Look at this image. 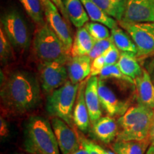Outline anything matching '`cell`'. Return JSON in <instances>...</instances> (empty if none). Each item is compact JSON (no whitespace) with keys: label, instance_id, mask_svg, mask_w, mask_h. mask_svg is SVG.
Masks as SVG:
<instances>
[{"label":"cell","instance_id":"41","mask_svg":"<svg viewBox=\"0 0 154 154\" xmlns=\"http://www.w3.org/2000/svg\"><path fill=\"white\" fill-rule=\"evenodd\" d=\"M17 154H19V153H17Z\"/></svg>","mask_w":154,"mask_h":154},{"label":"cell","instance_id":"8","mask_svg":"<svg viewBox=\"0 0 154 154\" xmlns=\"http://www.w3.org/2000/svg\"><path fill=\"white\" fill-rule=\"evenodd\" d=\"M66 63L61 61L39 63L38 70L41 87L46 94H51L68 81Z\"/></svg>","mask_w":154,"mask_h":154},{"label":"cell","instance_id":"12","mask_svg":"<svg viewBox=\"0 0 154 154\" xmlns=\"http://www.w3.org/2000/svg\"><path fill=\"white\" fill-rule=\"evenodd\" d=\"M98 92L101 107L109 116H122L128 110L127 103L120 101L114 92L106 84L104 81L100 79H99Z\"/></svg>","mask_w":154,"mask_h":154},{"label":"cell","instance_id":"31","mask_svg":"<svg viewBox=\"0 0 154 154\" xmlns=\"http://www.w3.org/2000/svg\"><path fill=\"white\" fill-rule=\"evenodd\" d=\"M106 66L104 56L102 55L94 59L91 62V76H95L99 75L102 69Z\"/></svg>","mask_w":154,"mask_h":154},{"label":"cell","instance_id":"9","mask_svg":"<svg viewBox=\"0 0 154 154\" xmlns=\"http://www.w3.org/2000/svg\"><path fill=\"white\" fill-rule=\"evenodd\" d=\"M51 124L61 154H71L80 149V138L64 121L53 117Z\"/></svg>","mask_w":154,"mask_h":154},{"label":"cell","instance_id":"15","mask_svg":"<svg viewBox=\"0 0 154 154\" xmlns=\"http://www.w3.org/2000/svg\"><path fill=\"white\" fill-rule=\"evenodd\" d=\"M67 71L72 83L80 84L91 74V59L88 55L72 57L67 63Z\"/></svg>","mask_w":154,"mask_h":154},{"label":"cell","instance_id":"25","mask_svg":"<svg viewBox=\"0 0 154 154\" xmlns=\"http://www.w3.org/2000/svg\"><path fill=\"white\" fill-rule=\"evenodd\" d=\"M29 16L38 25L44 23V7L42 0H19Z\"/></svg>","mask_w":154,"mask_h":154},{"label":"cell","instance_id":"26","mask_svg":"<svg viewBox=\"0 0 154 154\" xmlns=\"http://www.w3.org/2000/svg\"><path fill=\"white\" fill-rule=\"evenodd\" d=\"M99 79L102 80L106 79H116L125 81L131 84H135L134 79L123 74L117 64L105 66L102 69Z\"/></svg>","mask_w":154,"mask_h":154},{"label":"cell","instance_id":"19","mask_svg":"<svg viewBox=\"0 0 154 154\" xmlns=\"http://www.w3.org/2000/svg\"><path fill=\"white\" fill-rule=\"evenodd\" d=\"M69 19L76 28L84 26L88 22L89 17L81 0H63Z\"/></svg>","mask_w":154,"mask_h":154},{"label":"cell","instance_id":"29","mask_svg":"<svg viewBox=\"0 0 154 154\" xmlns=\"http://www.w3.org/2000/svg\"><path fill=\"white\" fill-rule=\"evenodd\" d=\"M113 42L111 38H106L103 40L95 41L94 45L88 56L93 61L94 59L104 54V53L113 45Z\"/></svg>","mask_w":154,"mask_h":154},{"label":"cell","instance_id":"38","mask_svg":"<svg viewBox=\"0 0 154 154\" xmlns=\"http://www.w3.org/2000/svg\"><path fill=\"white\" fill-rule=\"evenodd\" d=\"M146 154H154V146L151 145L150 146L146 151Z\"/></svg>","mask_w":154,"mask_h":154},{"label":"cell","instance_id":"40","mask_svg":"<svg viewBox=\"0 0 154 154\" xmlns=\"http://www.w3.org/2000/svg\"><path fill=\"white\" fill-rule=\"evenodd\" d=\"M49 1V0H42V3H43V5H44H44H47V3Z\"/></svg>","mask_w":154,"mask_h":154},{"label":"cell","instance_id":"23","mask_svg":"<svg viewBox=\"0 0 154 154\" xmlns=\"http://www.w3.org/2000/svg\"><path fill=\"white\" fill-rule=\"evenodd\" d=\"M111 39L113 44L121 52H127L137 55V48L129 34L120 27L116 26L111 29Z\"/></svg>","mask_w":154,"mask_h":154},{"label":"cell","instance_id":"11","mask_svg":"<svg viewBox=\"0 0 154 154\" xmlns=\"http://www.w3.org/2000/svg\"><path fill=\"white\" fill-rule=\"evenodd\" d=\"M44 14L47 24L60 38L66 49L71 53L73 39L70 30L67 26L65 19L62 15L59 14V9L50 0L47 5H44Z\"/></svg>","mask_w":154,"mask_h":154},{"label":"cell","instance_id":"33","mask_svg":"<svg viewBox=\"0 0 154 154\" xmlns=\"http://www.w3.org/2000/svg\"><path fill=\"white\" fill-rule=\"evenodd\" d=\"M50 1L57 7L59 11H60L61 15H62L63 18L65 19V20H66V22H69V19L68 17V15H67L65 6L63 5V0H50Z\"/></svg>","mask_w":154,"mask_h":154},{"label":"cell","instance_id":"20","mask_svg":"<svg viewBox=\"0 0 154 154\" xmlns=\"http://www.w3.org/2000/svg\"><path fill=\"white\" fill-rule=\"evenodd\" d=\"M81 2L92 22L104 24L111 29L118 26L116 20L106 14L93 0H81Z\"/></svg>","mask_w":154,"mask_h":154},{"label":"cell","instance_id":"35","mask_svg":"<svg viewBox=\"0 0 154 154\" xmlns=\"http://www.w3.org/2000/svg\"><path fill=\"white\" fill-rule=\"evenodd\" d=\"M0 128H1V130H0V133H1V137L2 138H5L8 136L9 134V128L8 126H7V122H6L5 119H4L2 117H1L0 119Z\"/></svg>","mask_w":154,"mask_h":154},{"label":"cell","instance_id":"36","mask_svg":"<svg viewBox=\"0 0 154 154\" xmlns=\"http://www.w3.org/2000/svg\"><path fill=\"white\" fill-rule=\"evenodd\" d=\"M149 139L150 140V143L152 146H154V113L153 119H152V122L150 127L149 134Z\"/></svg>","mask_w":154,"mask_h":154},{"label":"cell","instance_id":"7","mask_svg":"<svg viewBox=\"0 0 154 154\" xmlns=\"http://www.w3.org/2000/svg\"><path fill=\"white\" fill-rule=\"evenodd\" d=\"M129 34L137 48V57L154 52V22L127 23L119 22Z\"/></svg>","mask_w":154,"mask_h":154},{"label":"cell","instance_id":"18","mask_svg":"<svg viewBox=\"0 0 154 154\" xmlns=\"http://www.w3.org/2000/svg\"><path fill=\"white\" fill-rule=\"evenodd\" d=\"M95 40L85 26L79 28L73 40L71 55L72 57L88 55L93 48Z\"/></svg>","mask_w":154,"mask_h":154},{"label":"cell","instance_id":"37","mask_svg":"<svg viewBox=\"0 0 154 154\" xmlns=\"http://www.w3.org/2000/svg\"><path fill=\"white\" fill-rule=\"evenodd\" d=\"M71 154H89V153H88V151H87V150H86L85 148H84V146L82 145V146H81V148L79 149H78L77 151H76L75 152H74V153H72Z\"/></svg>","mask_w":154,"mask_h":154},{"label":"cell","instance_id":"16","mask_svg":"<svg viewBox=\"0 0 154 154\" xmlns=\"http://www.w3.org/2000/svg\"><path fill=\"white\" fill-rule=\"evenodd\" d=\"M134 82L138 104L154 109V84L147 71L144 69Z\"/></svg>","mask_w":154,"mask_h":154},{"label":"cell","instance_id":"27","mask_svg":"<svg viewBox=\"0 0 154 154\" xmlns=\"http://www.w3.org/2000/svg\"><path fill=\"white\" fill-rule=\"evenodd\" d=\"M13 47L7 37L3 29H0V59L2 64H7L13 59Z\"/></svg>","mask_w":154,"mask_h":154},{"label":"cell","instance_id":"34","mask_svg":"<svg viewBox=\"0 0 154 154\" xmlns=\"http://www.w3.org/2000/svg\"><path fill=\"white\" fill-rule=\"evenodd\" d=\"M145 69L149 74L152 82L154 84V57L146 61Z\"/></svg>","mask_w":154,"mask_h":154},{"label":"cell","instance_id":"6","mask_svg":"<svg viewBox=\"0 0 154 154\" xmlns=\"http://www.w3.org/2000/svg\"><path fill=\"white\" fill-rule=\"evenodd\" d=\"M1 27L13 48L25 50L29 47V31L24 19L19 11L12 9L5 12L1 18Z\"/></svg>","mask_w":154,"mask_h":154},{"label":"cell","instance_id":"14","mask_svg":"<svg viewBox=\"0 0 154 154\" xmlns=\"http://www.w3.org/2000/svg\"><path fill=\"white\" fill-rule=\"evenodd\" d=\"M87 81L84 80L79 84L78 94L73 112L74 124L82 132L87 131L89 126L90 116L85 100V88Z\"/></svg>","mask_w":154,"mask_h":154},{"label":"cell","instance_id":"4","mask_svg":"<svg viewBox=\"0 0 154 154\" xmlns=\"http://www.w3.org/2000/svg\"><path fill=\"white\" fill-rule=\"evenodd\" d=\"M33 47L40 63L53 61L68 63L72 57L71 53L47 23L41 25L36 32Z\"/></svg>","mask_w":154,"mask_h":154},{"label":"cell","instance_id":"28","mask_svg":"<svg viewBox=\"0 0 154 154\" xmlns=\"http://www.w3.org/2000/svg\"><path fill=\"white\" fill-rule=\"evenodd\" d=\"M84 26L95 41L103 40L111 37L110 32L106 25L99 22H87Z\"/></svg>","mask_w":154,"mask_h":154},{"label":"cell","instance_id":"10","mask_svg":"<svg viewBox=\"0 0 154 154\" xmlns=\"http://www.w3.org/2000/svg\"><path fill=\"white\" fill-rule=\"evenodd\" d=\"M121 22H154V0H127Z\"/></svg>","mask_w":154,"mask_h":154},{"label":"cell","instance_id":"17","mask_svg":"<svg viewBox=\"0 0 154 154\" xmlns=\"http://www.w3.org/2000/svg\"><path fill=\"white\" fill-rule=\"evenodd\" d=\"M92 126L95 136L105 143L113 141L119 132L118 123L111 116L101 117Z\"/></svg>","mask_w":154,"mask_h":154},{"label":"cell","instance_id":"39","mask_svg":"<svg viewBox=\"0 0 154 154\" xmlns=\"http://www.w3.org/2000/svg\"><path fill=\"white\" fill-rule=\"evenodd\" d=\"M101 149V153L102 154H116V153H113V152H111L110 151H107V150H104L103 149H102L101 147L100 148Z\"/></svg>","mask_w":154,"mask_h":154},{"label":"cell","instance_id":"13","mask_svg":"<svg viewBox=\"0 0 154 154\" xmlns=\"http://www.w3.org/2000/svg\"><path fill=\"white\" fill-rule=\"evenodd\" d=\"M99 78L91 76L86 82L85 88V100L89 113L90 121L93 124L101 117V105L100 102L99 92Z\"/></svg>","mask_w":154,"mask_h":154},{"label":"cell","instance_id":"32","mask_svg":"<svg viewBox=\"0 0 154 154\" xmlns=\"http://www.w3.org/2000/svg\"><path fill=\"white\" fill-rule=\"evenodd\" d=\"M82 145L88 151L89 154H102L101 151V146L94 143L91 140L84 138H80Z\"/></svg>","mask_w":154,"mask_h":154},{"label":"cell","instance_id":"22","mask_svg":"<svg viewBox=\"0 0 154 154\" xmlns=\"http://www.w3.org/2000/svg\"><path fill=\"white\" fill-rule=\"evenodd\" d=\"M136 55L131 53L121 52L120 58L116 64L124 74L135 80L142 74L143 69L136 59Z\"/></svg>","mask_w":154,"mask_h":154},{"label":"cell","instance_id":"3","mask_svg":"<svg viewBox=\"0 0 154 154\" xmlns=\"http://www.w3.org/2000/svg\"><path fill=\"white\" fill-rule=\"evenodd\" d=\"M154 109L138 104L128 109L118 119L116 140H142L149 138Z\"/></svg>","mask_w":154,"mask_h":154},{"label":"cell","instance_id":"30","mask_svg":"<svg viewBox=\"0 0 154 154\" xmlns=\"http://www.w3.org/2000/svg\"><path fill=\"white\" fill-rule=\"evenodd\" d=\"M120 54L121 53L119 52V50L117 49V47L114 44H113L103 54L106 66V65L116 64L119 58H120Z\"/></svg>","mask_w":154,"mask_h":154},{"label":"cell","instance_id":"24","mask_svg":"<svg viewBox=\"0 0 154 154\" xmlns=\"http://www.w3.org/2000/svg\"><path fill=\"white\" fill-rule=\"evenodd\" d=\"M109 16L120 22L124 14L127 0H93Z\"/></svg>","mask_w":154,"mask_h":154},{"label":"cell","instance_id":"2","mask_svg":"<svg viewBox=\"0 0 154 154\" xmlns=\"http://www.w3.org/2000/svg\"><path fill=\"white\" fill-rule=\"evenodd\" d=\"M25 151L32 154H60L51 124L39 116H32L24 129Z\"/></svg>","mask_w":154,"mask_h":154},{"label":"cell","instance_id":"1","mask_svg":"<svg viewBox=\"0 0 154 154\" xmlns=\"http://www.w3.org/2000/svg\"><path fill=\"white\" fill-rule=\"evenodd\" d=\"M2 104L9 113L22 115L36 109L41 101V89L34 73L15 70L1 81Z\"/></svg>","mask_w":154,"mask_h":154},{"label":"cell","instance_id":"5","mask_svg":"<svg viewBox=\"0 0 154 154\" xmlns=\"http://www.w3.org/2000/svg\"><path fill=\"white\" fill-rule=\"evenodd\" d=\"M79 84H74L68 80L62 86L48 94L46 109L53 117L64 121L71 127L73 125V109L76 102Z\"/></svg>","mask_w":154,"mask_h":154},{"label":"cell","instance_id":"21","mask_svg":"<svg viewBox=\"0 0 154 154\" xmlns=\"http://www.w3.org/2000/svg\"><path fill=\"white\" fill-rule=\"evenodd\" d=\"M150 143L149 138L142 140H116L112 148L116 154H145Z\"/></svg>","mask_w":154,"mask_h":154}]
</instances>
